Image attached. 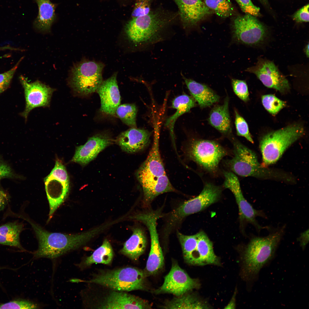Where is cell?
Listing matches in <instances>:
<instances>
[{
	"label": "cell",
	"mask_w": 309,
	"mask_h": 309,
	"mask_svg": "<svg viewBox=\"0 0 309 309\" xmlns=\"http://www.w3.org/2000/svg\"><path fill=\"white\" fill-rule=\"evenodd\" d=\"M31 224L38 239L39 246L34 252L35 258H54L85 244L106 228L103 225L80 234H66L48 232L26 217L21 216Z\"/></svg>",
	"instance_id": "6da1fadb"
},
{
	"label": "cell",
	"mask_w": 309,
	"mask_h": 309,
	"mask_svg": "<svg viewBox=\"0 0 309 309\" xmlns=\"http://www.w3.org/2000/svg\"><path fill=\"white\" fill-rule=\"evenodd\" d=\"M159 145V135L156 132L149 154L136 173L142 189L143 202L146 206L159 195L176 191L166 175Z\"/></svg>",
	"instance_id": "7a4b0ae2"
},
{
	"label": "cell",
	"mask_w": 309,
	"mask_h": 309,
	"mask_svg": "<svg viewBox=\"0 0 309 309\" xmlns=\"http://www.w3.org/2000/svg\"><path fill=\"white\" fill-rule=\"evenodd\" d=\"M179 17L178 12L157 9L147 15L132 17L126 25L124 31L133 43L147 46L160 40L163 33Z\"/></svg>",
	"instance_id": "3957f363"
},
{
	"label": "cell",
	"mask_w": 309,
	"mask_h": 309,
	"mask_svg": "<svg viewBox=\"0 0 309 309\" xmlns=\"http://www.w3.org/2000/svg\"><path fill=\"white\" fill-rule=\"evenodd\" d=\"M285 225L271 229L264 237L254 236L246 246L244 264L247 275L257 278L263 267L274 256L285 233Z\"/></svg>",
	"instance_id": "277c9868"
},
{
	"label": "cell",
	"mask_w": 309,
	"mask_h": 309,
	"mask_svg": "<svg viewBox=\"0 0 309 309\" xmlns=\"http://www.w3.org/2000/svg\"><path fill=\"white\" fill-rule=\"evenodd\" d=\"M302 125L294 124L264 136L260 142L263 161L266 165L276 162L285 151L304 133Z\"/></svg>",
	"instance_id": "5b68a950"
},
{
	"label": "cell",
	"mask_w": 309,
	"mask_h": 309,
	"mask_svg": "<svg viewBox=\"0 0 309 309\" xmlns=\"http://www.w3.org/2000/svg\"><path fill=\"white\" fill-rule=\"evenodd\" d=\"M232 137L234 156L227 165L234 173L243 177L265 179H280L282 176L279 172L263 166L254 151Z\"/></svg>",
	"instance_id": "8992f818"
},
{
	"label": "cell",
	"mask_w": 309,
	"mask_h": 309,
	"mask_svg": "<svg viewBox=\"0 0 309 309\" xmlns=\"http://www.w3.org/2000/svg\"><path fill=\"white\" fill-rule=\"evenodd\" d=\"M146 277L143 271L128 267L100 273L87 282L126 292L146 289Z\"/></svg>",
	"instance_id": "52a82bcc"
},
{
	"label": "cell",
	"mask_w": 309,
	"mask_h": 309,
	"mask_svg": "<svg viewBox=\"0 0 309 309\" xmlns=\"http://www.w3.org/2000/svg\"><path fill=\"white\" fill-rule=\"evenodd\" d=\"M221 193V188L211 183H206L197 197L186 201L165 216L166 227L172 230L186 217L201 211L217 202Z\"/></svg>",
	"instance_id": "ba28073f"
},
{
	"label": "cell",
	"mask_w": 309,
	"mask_h": 309,
	"mask_svg": "<svg viewBox=\"0 0 309 309\" xmlns=\"http://www.w3.org/2000/svg\"><path fill=\"white\" fill-rule=\"evenodd\" d=\"M104 64L100 62L84 60L72 68L70 83L78 94L87 95L96 91L102 82Z\"/></svg>",
	"instance_id": "9c48e42d"
},
{
	"label": "cell",
	"mask_w": 309,
	"mask_h": 309,
	"mask_svg": "<svg viewBox=\"0 0 309 309\" xmlns=\"http://www.w3.org/2000/svg\"><path fill=\"white\" fill-rule=\"evenodd\" d=\"M188 153L190 159L202 168L213 172L217 169L220 162L227 152L216 142L199 139L191 143Z\"/></svg>",
	"instance_id": "30bf717a"
},
{
	"label": "cell",
	"mask_w": 309,
	"mask_h": 309,
	"mask_svg": "<svg viewBox=\"0 0 309 309\" xmlns=\"http://www.w3.org/2000/svg\"><path fill=\"white\" fill-rule=\"evenodd\" d=\"M232 30L233 41L248 45L261 43L267 35L265 27L254 16L249 14L236 17Z\"/></svg>",
	"instance_id": "8fae6325"
},
{
	"label": "cell",
	"mask_w": 309,
	"mask_h": 309,
	"mask_svg": "<svg viewBox=\"0 0 309 309\" xmlns=\"http://www.w3.org/2000/svg\"><path fill=\"white\" fill-rule=\"evenodd\" d=\"M199 286L197 279L191 278L175 261L171 269L164 278L162 285L154 291L155 294L170 293L179 296Z\"/></svg>",
	"instance_id": "7c38bea8"
},
{
	"label": "cell",
	"mask_w": 309,
	"mask_h": 309,
	"mask_svg": "<svg viewBox=\"0 0 309 309\" xmlns=\"http://www.w3.org/2000/svg\"><path fill=\"white\" fill-rule=\"evenodd\" d=\"M245 71L255 74L268 88L274 89L282 93H286L290 89L288 80L272 61L260 58L255 65Z\"/></svg>",
	"instance_id": "4fadbf2b"
},
{
	"label": "cell",
	"mask_w": 309,
	"mask_h": 309,
	"mask_svg": "<svg viewBox=\"0 0 309 309\" xmlns=\"http://www.w3.org/2000/svg\"><path fill=\"white\" fill-rule=\"evenodd\" d=\"M159 218L157 214L150 213L144 215L141 220V222L148 230L151 240L150 250L143 271L146 277L156 274L164 265V257L157 229V222Z\"/></svg>",
	"instance_id": "5bb4252c"
},
{
	"label": "cell",
	"mask_w": 309,
	"mask_h": 309,
	"mask_svg": "<svg viewBox=\"0 0 309 309\" xmlns=\"http://www.w3.org/2000/svg\"><path fill=\"white\" fill-rule=\"evenodd\" d=\"M19 79L24 90L26 103L25 109L21 115L26 119L33 108L49 105L54 90L38 81L29 83L22 76H19Z\"/></svg>",
	"instance_id": "9a60e30c"
},
{
	"label": "cell",
	"mask_w": 309,
	"mask_h": 309,
	"mask_svg": "<svg viewBox=\"0 0 309 309\" xmlns=\"http://www.w3.org/2000/svg\"><path fill=\"white\" fill-rule=\"evenodd\" d=\"M173 0L178 8L179 18L185 29L196 26L211 13L202 0Z\"/></svg>",
	"instance_id": "2e32d148"
},
{
	"label": "cell",
	"mask_w": 309,
	"mask_h": 309,
	"mask_svg": "<svg viewBox=\"0 0 309 309\" xmlns=\"http://www.w3.org/2000/svg\"><path fill=\"white\" fill-rule=\"evenodd\" d=\"M113 142L112 138L107 133H101L93 136L89 138L84 144L76 147L72 161L85 166Z\"/></svg>",
	"instance_id": "e0dca14e"
},
{
	"label": "cell",
	"mask_w": 309,
	"mask_h": 309,
	"mask_svg": "<svg viewBox=\"0 0 309 309\" xmlns=\"http://www.w3.org/2000/svg\"><path fill=\"white\" fill-rule=\"evenodd\" d=\"M97 306L101 309H149L151 305L146 300L124 292L113 290Z\"/></svg>",
	"instance_id": "ac0fdd59"
},
{
	"label": "cell",
	"mask_w": 309,
	"mask_h": 309,
	"mask_svg": "<svg viewBox=\"0 0 309 309\" xmlns=\"http://www.w3.org/2000/svg\"><path fill=\"white\" fill-rule=\"evenodd\" d=\"M116 77L117 73H115L103 81L96 91L100 99V110L107 115H114L120 103Z\"/></svg>",
	"instance_id": "d6986e66"
},
{
	"label": "cell",
	"mask_w": 309,
	"mask_h": 309,
	"mask_svg": "<svg viewBox=\"0 0 309 309\" xmlns=\"http://www.w3.org/2000/svg\"><path fill=\"white\" fill-rule=\"evenodd\" d=\"M151 133L143 129L131 128L121 133L115 142L123 151L134 153L145 148L150 142Z\"/></svg>",
	"instance_id": "ffe728a7"
},
{
	"label": "cell",
	"mask_w": 309,
	"mask_h": 309,
	"mask_svg": "<svg viewBox=\"0 0 309 309\" xmlns=\"http://www.w3.org/2000/svg\"><path fill=\"white\" fill-rule=\"evenodd\" d=\"M197 243L191 265L199 266L219 264V258L214 253L213 244L203 231L197 233Z\"/></svg>",
	"instance_id": "44dd1931"
},
{
	"label": "cell",
	"mask_w": 309,
	"mask_h": 309,
	"mask_svg": "<svg viewBox=\"0 0 309 309\" xmlns=\"http://www.w3.org/2000/svg\"><path fill=\"white\" fill-rule=\"evenodd\" d=\"M45 189L49 205V220L68 195L69 185L47 176L44 179Z\"/></svg>",
	"instance_id": "7402d4cb"
},
{
	"label": "cell",
	"mask_w": 309,
	"mask_h": 309,
	"mask_svg": "<svg viewBox=\"0 0 309 309\" xmlns=\"http://www.w3.org/2000/svg\"><path fill=\"white\" fill-rule=\"evenodd\" d=\"M185 83L195 100L202 108L219 102V96L207 85L183 76Z\"/></svg>",
	"instance_id": "603a6c76"
},
{
	"label": "cell",
	"mask_w": 309,
	"mask_h": 309,
	"mask_svg": "<svg viewBox=\"0 0 309 309\" xmlns=\"http://www.w3.org/2000/svg\"><path fill=\"white\" fill-rule=\"evenodd\" d=\"M229 98L226 96L222 105L215 106L211 110L208 121L211 126L225 135H230L231 123L229 110Z\"/></svg>",
	"instance_id": "cb8c5ba5"
},
{
	"label": "cell",
	"mask_w": 309,
	"mask_h": 309,
	"mask_svg": "<svg viewBox=\"0 0 309 309\" xmlns=\"http://www.w3.org/2000/svg\"><path fill=\"white\" fill-rule=\"evenodd\" d=\"M146 244L144 231L136 228L133 230L132 235L124 243L120 252L132 260H136L144 252Z\"/></svg>",
	"instance_id": "d4e9b609"
},
{
	"label": "cell",
	"mask_w": 309,
	"mask_h": 309,
	"mask_svg": "<svg viewBox=\"0 0 309 309\" xmlns=\"http://www.w3.org/2000/svg\"><path fill=\"white\" fill-rule=\"evenodd\" d=\"M37 4L38 15L34 22L35 27L41 31H48L56 18V5L50 0H35Z\"/></svg>",
	"instance_id": "484cf974"
},
{
	"label": "cell",
	"mask_w": 309,
	"mask_h": 309,
	"mask_svg": "<svg viewBox=\"0 0 309 309\" xmlns=\"http://www.w3.org/2000/svg\"><path fill=\"white\" fill-rule=\"evenodd\" d=\"M196 105L195 101L193 98L186 94L179 96L173 100L172 107L176 109V111L167 119L165 126L170 129L173 140L174 138L173 128L176 120L179 116L189 112Z\"/></svg>",
	"instance_id": "4316f807"
},
{
	"label": "cell",
	"mask_w": 309,
	"mask_h": 309,
	"mask_svg": "<svg viewBox=\"0 0 309 309\" xmlns=\"http://www.w3.org/2000/svg\"><path fill=\"white\" fill-rule=\"evenodd\" d=\"M23 229V224L16 221L0 226V244L16 247L25 251L19 240L20 233Z\"/></svg>",
	"instance_id": "83f0119b"
},
{
	"label": "cell",
	"mask_w": 309,
	"mask_h": 309,
	"mask_svg": "<svg viewBox=\"0 0 309 309\" xmlns=\"http://www.w3.org/2000/svg\"><path fill=\"white\" fill-rule=\"evenodd\" d=\"M185 293L166 302L162 306L166 309H206L209 306L192 294Z\"/></svg>",
	"instance_id": "f1b7e54d"
},
{
	"label": "cell",
	"mask_w": 309,
	"mask_h": 309,
	"mask_svg": "<svg viewBox=\"0 0 309 309\" xmlns=\"http://www.w3.org/2000/svg\"><path fill=\"white\" fill-rule=\"evenodd\" d=\"M113 257L114 252L112 246L109 241L105 239L101 245L90 256L87 257L81 264L85 267L94 263L109 264L111 263Z\"/></svg>",
	"instance_id": "f546056e"
},
{
	"label": "cell",
	"mask_w": 309,
	"mask_h": 309,
	"mask_svg": "<svg viewBox=\"0 0 309 309\" xmlns=\"http://www.w3.org/2000/svg\"><path fill=\"white\" fill-rule=\"evenodd\" d=\"M177 235L181 244L184 260L191 265L197 243V233L188 235L178 232Z\"/></svg>",
	"instance_id": "4dcf8cb0"
},
{
	"label": "cell",
	"mask_w": 309,
	"mask_h": 309,
	"mask_svg": "<svg viewBox=\"0 0 309 309\" xmlns=\"http://www.w3.org/2000/svg\"><path fill=\"white\" fill-rule=\"evenodd\" d=\"M137 109L134 104L120 105L115 113L123 123L131 128H136V118Z\"/></svg>",
	"instance_id": "1f68e13d"
},
{
	"label": "cell",
	"mask_w": 309,
	"mask_h": 309,
	"mask_svg": "<svg viewBox=\"0 0 309 309\" xmlns=\"http://www.w3.org/2000/svg\"><path fill=\"white\" fill-rule=\"evenodd\" d=\"M206 6L218 16L226 18L231 16L233 8L230 0H204Z\"/></svg>",
	"instance_id": "d6a6232c"
},
{
	"label": "cell",
	"mask_w": 309,
	"mask_h": 309,
	"mask_svg": "<svg viewBox=\"0 0 309 309\" xmlns=\"http://www.w3.org/2000/svg\"><path fill=\"white\" fill-rule=\"evenodd\" d=\"M262 101L265 109L273 115L277 114L286 106V103L274 95L266 94L262 96Z\"/></svg>",
	"instance_id": "836d02e7"
},
{
	"label": "cell",
	"mask_w": 309,
	"mask_h": 309,
	"mask_svg": "<svg viewBox=\"0 0 309 309\" xmlns=\"http://www.w3.org/2000/svg\"><path fill=\"white\" fill-rule=\"evenodd\" d=\"M235 123L237 135L245 137L248 141L253 143L249 133L248 125L244 118L239 115L236 110H235Z\"/></svg>",
	"instance_id": "e575fe53"
},
{
	"label": "cell",
	"mask_w": 309,
	"mask_h": 309,
	"mask_svg": "<svg viewBox=\"0 0 309 309\" xmlns=\"http://www.w3.org/2000/svg\"><path fill=\"white\" fill-rule=\"evenodd\" d=\"M231 82L233 91L235 94L245 102L249 100L248 87L245 80L231 78Z\"/></svg>",
	"instance_id": "d590c367"
},
{
	"label": "cell",
	"mask_w": 309,
	"mask_h": 309,
	"mask_svg": "<svg viewBox=\"0 0 309 309\" xmlns=\"http://www.w3.org/2000/svg\"><path fill=\"white\" fill-rule=\"evenodd\" d=\"M48 176L69 185L68 176L65 167L59 160L56 161L54 168Z\"/></svg>",
	"instance_id": "8d00e7d4"
},
{
	"label": "cell",
	"mask_w": 309,
	"mask_h": 309,
	"mask_svg": "<svg viewBox=\"0 0 309 309\" xmlns=\"http://www.w3.org/2000/svg\"><path fill=\"white\" fill-rule=\"evenodd\" d=\"M23 59L22 57L16 64L9 70L0 74V94L9 87L14 75Z\"/></svg>",
	"instance_id": "74e56055"
},
{
	"label": "cell",
	"mask_w": 309,
	"mask_h": 309,
	"mask_svg": "<svg viewBox=\"0 0 309 309\" xmlns=\"http://www.w3.org/2000/svg\"><path fill=\"white\" fill-rule=\"evenodd\" d=\"M37 305L24 300H16L0 304V309H36Z\"/></svg>",
	"instance_id": "f35d334b"
},
{
	"label": "cell",
	"mask_w": 309,
	"mask_h": 309,
	"mask_svg": "<svg viewBox=\"0 0 309 309\" xmlns=\"http://www.w3.org/2000/svg\"><path fill=\"white\" fill-rule=\"evenodd\" d=\"M242 11L246 14L254 16L260 14V8L255 5L251 0H235Z\"/></svg>",
	"instance_id": "ab89813d"
},
{
	"label": "cell",
	"mask_w": 309,
	"mask_h": 309,
	"mask_svg": "<svg viewBox=\"0 0 309 309\" xmlns=\"http://www.w3.org/2000/svg\"><path fill=\"white\" fill-rule=\"evenodd\" d=\"M150 2L138 1L132 12V17L142 16L148 14L151 11Z\"/></svg>",
	"instance_id": "60d3db41"
},
{
	"label": "cell",
	"mask_w": 309,
	"mask_h": 309,
	"mask_svg": "<svg viewBox=\"0 0 309 309\" xmlns=\"http://www.w3.org/2000/svg\"><path fill=\"white\" fill-rule=\"evenodd\" d=\"M309 4L300 9L293 15V19L297 22L309 21Z\"/></svg>",
	"instance_id": "b9f144b4"
},
{
	"label": "cell",
	"mask_w": 309,
	"mask_h": 309,
	"mask_svg": "<svg viewBox=\"0 0 309 309\" xmlns=\"http://www.w3.org/2000/svg\"><path fill=\"white\" fill-rule=\"evenodd\" d=\"M12 174L13 171L11 167L0 157V179L4 178H10Z\"/></svg>",
	"instance_id": "7bdbcfd3"
},
{
	"label": "cell",
	"mask_w": 309,
	"mask_h": 309,
	"mask_svg": "<svg viewBox=\"0 0 309 309\" xmlns=\"http://www.w3.org/2000/svg\"><path fill=\"white\" fill-rule=\"evenodd\" d=\"M297 240L303 249H304L309 241V230L307 229L301 233L297 238Z\"/></svg>",
	"instance_id": "ee69618b"
},
{
	"label": "cell",
	"mask_w": 309,
	"mask_h": 309,
	"mask_svg": "<svg viewBox=\"0 0 309 309\" xmlns=\"http://www.w3.org/2000/svg\"><path fill=\"white\" fill-rule=\"evenodd\" d=\"M9 199V195L0 187V211L5 208Z\"/></svg>",
	"instance_id": "f6af8a7d"
},
{
	"label": "cell",
	"mask_w": 309,
	"mask_h": 309,
	"mask_svg": "<svg viewBox=\"0 0 309 309\" xmlns=\"http://www.w3.org/2000/svg\"><path fill=\"white\" fill-rule=\"evenodd\" d=\"M236 292H234L231 300L229 303L224 308L225 309H235V297Z\"/></svg>",
	"instance_id": "bcb514c9"
},
{
	"label": "cell",
	"mask_w": 309,
	"mask_h": 309,
	"mask_svg": "<svg viewBox=\"0 0 309 309\" xmlns=\"http://www.w3.org/2000/svg\"><path fill=\"white\" fill-rule=\"evenodd\" d=\"M7 49L16 51H21V49H19L14 48L11 47L10 46H6L3 47H0V51L4 50Z\"/></svg>",
	"instance_id": "7dc6e473"
},
{
	"label": "cell",
	"mask_w": 309,
	"mask_h": 309,
	"mask_svg": "<svg viewBox=\"0 0 309 309\" xmlns=\"http://www.w3.org/2000/svg\"><path fill=\"white\" fill-rule=\"evenodd\" d=\"M309 46L308 43L304 49L305 53L307 57H309Z\"/></svg>",
	"instance_id": "c3c4849f"
},
{
	"label": "cell",
	"mask_w": 309,
	"mask_h": 309,
	"mask_svg": "<svg viewBox=\"0 0 309 309\" xmlns=\"http://www.w3.org/2000/svg\"><path fill=\"white\" fill-rule=\"evenodd\" d=\"M151 0H138V1H146V2H150V1H151Z\"/></svg>",
	"instance_id": "681fc988"
},
{
	"label": "cell",
	"mask_w": 309,
	"mask_h": 309,
	"mask_svg": "<svg viewBox=\"0 0 309 309\" xmlns=\"http://www.w3.org/2000/svg\"><path fill=\"white\" fill-rule=\"evenodd\" d=\"M260 0L261 1H262L263 2H266V0Z\"/></svg>",
	"instance_id": "f907efd6"
}]
</instances>
